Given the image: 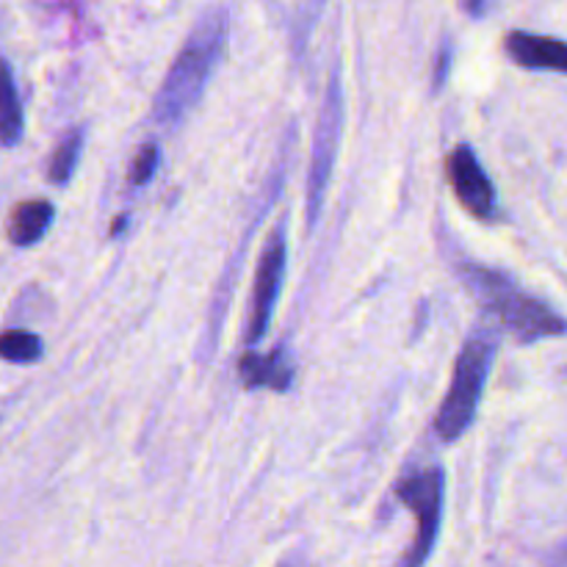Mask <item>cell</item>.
<instances>
[{
	"label": "cell",
	"mask_w": 567,
	"mask_h": 567,
	"mask_svg": "<svg viewBox=\"0 0 567 567\" xmlns=\"http://www.w3.org/2000/svg\"><path fill=\"white\" fill-rule=\"evenodd\" d=\"M227 31H230L227 9L216 6V9L203 11L153 100V120L158 125H177L199 103L221 53H225Z\"/></svg>",
	"instance_id": "obj_1"
},
{
	"label": "cell",
	"mask_w": 567,
	"mask_h": 567,
	"mask_svg": "<svg viewBox=\"0 0 567 567\" xmlns=\"http://www.w3.org/2000/svg\"><path fill=\"white\" fill-rule=\"evenodd\" d=\"M465 288L476 297V302L496 316L504 330L513 332L518 343H535L543 338H559L565 332V319L557 310L548 308L540 299L520 291L504 271L487 266L468 264L460 269Z\"/></svg>",
	"instance_id": "obj_2"
},
{
	"label": "cell",
	"mask_w": 567,
	"mask_h": 567,
	"mask_svg": "<svg viewBox=\"0 0 567 567\" xmlns=\"http://www.w3.org/2000/svg\"><path fill=\"white\" fill-rule=\"evenodd\" d=\"M498 343H502L498 332L491 327H482L460 349L457 360H454L452 385H449L446 399L435 415V432L443 441H457L476 421L487 377L496 363Z\"/></svg>",
	"instance_id": "obj_3"
},
{
	"label": "cell",
	"mask_w": 567,
	"mask_h": 567,
	"mask_svg": "<svg viewBox=\"0 0 567 567\" xmlns=\"http://www.w3.org/2000/svg\"><path fill=\"white\" fill-rule=\"evenodd\" d=\"M343 120H347V100H343L341 72L332 70L324 100H321L319 120H316L313 150H310V172H308V225L310 227L319 221L321 208H324L332 166H336L338 147H341Z\"/></svg>",
	"instance_id": "obj_4"
},
{
	"label": "cell",
	"mask_w": 567,
	"mask_h": 567,
	"mask_svg": "<svg viewBox=\"0 0 567 567\" xmlns=\"http://www.w3.org/2000/svg\"><path fill=\"white\" fill-rule=\"evenodd\" d=\"M396 498L410 507V513L419 520V532L404 554L402 565L399 567H424L430 559L432 548L437 543V532L443 524V502H446V471L441 465L419 471V474L404 476L396 485Z\"/></svg>",
	"instance_id": "obj_5"
},
{
	"label": "cell",
	"mask_w": 567,
	"mask_h": 567,
	"mask_svg": "<svg viewBox=\"0 0 567 567\" xmlns=\"http://www.w3.org/2000/svg\"><path fill=\"white\" fill-rule=\"evenodd\" d=\"M288 264V241H286V221L271 230L269 244H266L264 255L258 260V271H255L252 282V299H249V319H247V336L244 341L249 347L264 341L266 330L271 324V313L280 299L282 277H286Z\"/></svg>",
	"instance_id": "obj_6"
},
{
	"label": "cell",
	"mask_w": 567,
	"mask_h": 567,
	"mask_svg": "<svg viewBox=\"0 0 567 567\" xmlns=\"http://www.w3.org/2000/svg\"><path fill=\"white\" fill-rule=\"evenodd\" d=\"M446 177L457 203L468 210L474 219L493 221L498 219V194L493 181L487 177L480 155L471 144H457L446 158Z\"/></svg>",
	"instance_id": "obj_7"
},
{
	"label": "cell",
	"mask_w": 567,
	"mask_h": 567,
	"mask_svg": "<svg viewBox=\"0 0 567 567\" xmlns=\"http://www.w3.org/2000/svg\"><path fill=\"white\" fill-rule=\"evenodd\" d=\"M504 50L509 59L524 70L535 72H565L567 70V48L563 39L540 37L529 31H513L504 39Z\"/></svg>",
	"instance_id": "obj_8"
},
{
	"label": "cell",
	"mask_w": 567,
	"mask_h": 567,
	"mask_svg": "<svg viewBox=\"0 0 567 567\" xmlns=\"http://www.w3.org/2000/svg\"><path fill=\"white\" fill-rule=\"evenodd\" d=\"M238 374L247 391H258V388H269V391L286 393L293 382V365L288 360L286 349L277 347L269 354L247 352L238 363Z\"/></svg>",
	"instance_id": "obj_9"
},
{
	"label": "cell",
	"mask_w": 567,
	"mask_h": 567,
	"mask_svg": "<svg viewBox=\"0 0 567 567\" xmlns=\"http://www.w3.org/2000/svg\"><path fill=\"white\" fill-rule=\"evenodd\" d=\"M55 219V205L48 199H25L11 210L9 219V241L14 247H33L42 241Z\"/></svg>",
	"instance_id": "obj_10"
},
{
	"label": "cell",
	"mask_w": 567,
	"mask_h": 567,
	"mask_svg": "<svg viewBox=\"0 0 567 567\" xmlns=\"http://www.w3.org/2000/svg\"><path fill=\"white\" fill-rule=\"evenodd\" d=\"M25 133V114H22L20 94H17L14 72L9 61L0 59V147H17Z\"/></svg>",
	"instance_id": "obj_11"
},
{
	"label": "cell",
	"mask_w": 567,
	"mask_h": 567,
	"mask_svg": "<svg viewBox=\"0 0 567 567\" xmlns=\"http://www.w3.org/2000/svg\"><path fill=\"white\" fill-rule=\"evenodd\" d=\"M44 354V343L37 332L6 330L0 332V360L14 365L39 363Z\"/></svg>",
	"instance_id": "obj_12"
},
{
	"label": "cell",
	"mask_w": 567,
	"mask_h": 567,
	"mask_svg": "<svg viewBox=\"0 0 567 567\" xmlns=\"http://www.w3.org/2000/svg\"><path fill=\"white\" fill-rule=\"evenodd\" d=\"M83 142H86L83 131H72L64 142H59V147H55L48 166V177L53 186H66V183L72 181V175H75L78 169V161H81Z\"/></svg>",
	"instance_id": "obj_13"
},
{
	"label": "cell",
	"mask_w": 567,
	"mask_h": 567,
	"mask_svg": "<svg viewBox=\"0 0 567 567\" xmlns=\"http://www.w3.org/2000/svg\"><path fill=\"white\" fill-rule=\"evenodd\" d=\"M161 164V147L155 142H147L138 147L136 158H133V166H131V186L138 188V186H147L150 181H153L155 169H158Z\"/></svg>",
	"instance_id": "obj_14"
},
{
	"label": "cell",
	"mask_w": 567,
	"mask_h": 567,
	"mask_svg": "<svg viewBox=\"0 0 567 567\" xmlns=\"http://www.w3.org/2000/svg\"><path fill=\"white\" fill-rule=\"evenodd\" d=\"M452 55H454L452 44L443 42L441 53H437V61H435V75H432V89H435V92H441L443 83H446L449 70H452Z\"/></svg>",
	"instance_id": "obj_15"
},
{
	"label": "cell",
	"mask_w": 567,
	"mask_h": 567,
	"mask_svg": "<svg viewBox=\"0 0 567 567\" xmlns=\"http://www.w3.org/2000/svg\"><path fill=\"white\" fill-rule=\"evenodd\" d=\"M277 567H308V563H305L302 554H291V557H286L282 563H277Z\"/></svg>",
	"instance_id": "obj_16"
},
{
	"label": "cell",
	"mask_w": 567,
	"mask_h": 567,
	"mask_svg": "<svg viewBox=\"0 0 567 567\" xmlns=\"http://www.w3.org/2000/svg\"><path fill=\"white\" fill-rule=\"evenodd\" d=\"M554 567H565L563 565V557H557V563H554Z\"/></svg>",
	"instance_id": "obj_17"
}]
</instances>
